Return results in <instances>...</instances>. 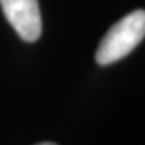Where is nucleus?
<instances>
[{
	"instance_id": "nucleus-3",
	"label": "nucleus",
	"mask_w": 145,
	"mask_h": 145,
	"mask_svg": "<svg viewBox=\"0 0 145 145\" xmlns=\"http://www.w3.org/2000/svg\"><path fill=\"white\" fill-rule=\"evenodd\" d=\"M36 145H57L54 142H40V144H36Z\"/></svg>"
},
{
	"instance_id": "nucleus-1",
	"label": "nucleus",
	"mask_w": 145,
	"mask_h": 145,
	"mask_svg": "<svg viewBox=\"0 0 145 145\" xmlns=\"http://www.w3.org/2000/svg\"><path fill=\"white\" fill-rule=\"evenodd\" d=\"M145 38V11L137 10L120 19L101 39L95 61L108 66L126 57Z\"/></svg>"
},
{
	"instance_id": "nucleus-2",
	"label": "nucleus",
	"mask_w": 145,
	"mask_h": 145,
	"mask_svg": "<svg viewBox=\"0 0 145 145\" xmlns=\"http://www.w3.org/2000/svg\"><path fill=\"white\" fill-rule=\"evenodd\" d=\"M3 14L23 40L35 42L42 34L38 0H0Z\"/></svg>"
}]
</instances>
